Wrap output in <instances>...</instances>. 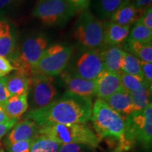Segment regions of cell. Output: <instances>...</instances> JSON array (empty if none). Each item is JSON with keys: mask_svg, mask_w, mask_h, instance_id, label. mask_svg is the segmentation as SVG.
<instances>
[{"mask_svg": "<svg viewBox=\"0 0 152 152\" xmlns=\"http://www.w3.org/2000/svg\"><path fill=\"white\" fill-rule=\"evenodd\" d=\"M104 70L101 49H88L77 58L73 73L82 78L95 80Z\"/></svg>", "mask_w": 152, "mask_h": 152, "instance_id": "30bf717a", "label": "cell"}, {"mask_svg": "<svg viewBox=\"0 0 152 152\" xmlns=\"http://www.w3.org/2000/svg\"><path fill=\"white\" fill-rule=\"evenodd\" d=\"M21 0H0V14L14 8Z\"/></svg>", "mask_w": 152, "mask_h": 152, "instance_id": "d6a6232c", "label": "cell"}, {"mask_svg": "<svg viewBox=\"0 0 152 152\" xmlns=\"http://www.w3.org/2000/svg\"><path fill=\"white\" fill-rule=\"evenodd\" d=\"M61 79L68 92L83 98L91 99L95 94V80H90L79 77L74 73L64 71Z\"/></svg>", "mask_w": 152, "mask_h": 152, "instance_id": "8fae6325", "label": "cell"}, {"mask_svg": "<svg viewBox=\"0 0 152 152\" xmlns=\"http://www.w3.org/2000/svg\"><path fill=\"white\" fill-rule=\"evenodd\" d=\"M0 145H1V142H0Z\"/></svg>", "mask_w": 152, "mask_h": 152, "instance_id": "b9f144b4", "label": "cell"}, {"mask_svg": "<svg viewBox=\"0 0 152 152\" xmlns=\"http://www.w3.org/2000/svg\"><path fill=\"white\" fill-rule=\"evenodd\" d=\"M124 52L118 46H106L101 49L104 70L119 73L121 71Z\"/></svg>", "mask_w": 152, "mask_h": 152, "instance_id": "2e32d148", "label": "cell"}, {"mask_svg": "<svg viewBox=\"0 0 152 152\" xmlns=\"http://www.w3.org/2000/svg\"><path fill=\"white\" fill-rule=\"evenodd\" d=\"M52 76L35 74L30 77L28 92L29 111L45 107L52 103L57 95L56 88Z\"/></svg>", "mask_w": 152, "mask_h": 152, "instance_id": "9c48e42d", "label": "cell"}, {"mask_svg": "<svg viewBox=\"0 0 152 152\" xmlns=\"http://www.w3.org/2000/svg\"><path fill=\"white\" fill-rule=\"evenodd\" d=\"M87 146L78 144H61L58 152H84Z\"/></svg>", "mask_w": 152, "mask_h": 152, "instance_id": "f546056e", "label": "cell"}, {"mask_svg": "<svg viewBox=\"0 0 152 152\" xmlns=\"http://www.w3.org/2000/svg\"><path fill=\"white\" fill-rule=\"evenodd\" d=\"M39 134L47 137L60 144H78L95 149L99 140L86 124L49 123L39 126Z\"/></svg>", "mask_w": 152, "mask_h": 152, "instance_id": "7a4b0ae2", "label": "cell"}, {"mask_svg": "<svg viewBox=\"0 0 152 152\" xmlns=\"http://www.w3.org/2000/svg\"><path fill=\"white\" fill-rule=\"evenodd\" d=\"M30 82V77L16 72L6 77V84L10 96L28 93Z\"/></svg>", "mask_w": 152, "mask_h": 152, "instance_id": "d6986e66", "label": "cell"}, {"mask_svg": "<svg viewBox=\"0 0 152 152\" xmlns=\"http://www.w3.org/2000/svg\"><path fill=\"white\" fill-rule=\"evenodd\" d=\"M0 152H4V151L3 149H0Z\"/></svg>", "mask_w": 152, "mask_h": 152, "instance_id": "ab89813d", "label": "cell"}, {"mask_svg": "<svg viewBox=\"0 0 152 152\" xmlns=\"http://www.w3.org/2000/svg\"><path fill=\"white\" fill-rule=\"evenodd\" d=\"M15 49L16 41L10 30L0 39V56L9 58L14 54Z\"/></svg>", "mask_w": 152, "mask_h": 152, "instance_id": "d4e9b609", "label": "cell"}, {"mask_svg": "<svg viewBox=\"0 0 152 152\" xmlns=\"http://www.w3.org/2000/svg\"><path fill=\"white\" fill-rule=\"evenodd\" d=\"M60 147L56 142L39 134L35 138L30 152H58Z\"/></svg>", "mask_w": 152, "mask_h": 152, "instance_id": "7402d4cb", "label": "cell"}, {"mask_svg": "<svg viewBox=\"0 0 152 152\" xmlns=\"http://www.w3.org/2000/svg\"><path fill=\"white\" fill-rule=\"evenodd\" d=\"M119 75L122 86L129 92L138 90L144 83L143 79L140 76L130 75L122 71L120 72Z\"/></svg>", "mask_w": 152, "mask_h": 152, "instance_id": "484cf974", "label": "cell"}, {"mask_svg": "<svg viewBox=\"0 0 152 152\" xmlns=\"http://www.w3.org/2000/svg\"><path fill=\"white\" fill-rule=\"evenodd\" d=\"M125 52L135 56L142 61L152 63V44L128 40L125 44Z\"/></svg>", "mask_w": 152, "mask_h": 152, "instance_id": "ffe728a7", "label": "cell"}, {"mask_svg": "<svg viewBox=\"0 0 152 152\" xmlns=\"http://www.w3.org/2000/svg\"><path fill=\"white\" fill-rule=\"evenodd\" d=\"M139 21L142 23L146 27L152 30V9L151 7H149L147 9L142 16L139 19Z\"/></svg>", "mask_w": 152, "mask_h": 152, "instance_id": "e575fe53", "label": "cell"}, {"mask_svg": "<svg viewBox=\"0 0 152 152\" xmlns=\"http://www.w3.org/2000/svg\"><path fill=\"white\" fill-rule=\"evenodd\" d=\"M3 107L10 118L19 119L28 109V93L11 96L3 104Z\"/></svg>", "mask_w": 152, "mask_h": 152, "instance_id": "ac0fdd59", "label": "cell"}, {"mask_svg": "<svg viewBox=\"0 0 152 152\" xmlns=\"http://www.w3.org/2000/svg\"><path fill=\"white\" fill-rule=\"evenodd\" d=\"M10 96L6 84V77H1L0 78V104L3 105Z\"/></svg>", "mask_w": 152, "mask_h": 152, "instance_id": "1f68e13d", "label": "cell"}, {"mask_svg": "<svg viewBox=\"0 0 152 152\" xmlns=\"http://www.w3.org/2000/svg\"><path fill=\"white\" fill-rule=\"evenodd\" d=\"M92 99L66 92L59 99L53 101L42 109L28 111L26 118L35 121L39 126L49 124H85L91 118Z\"/></svg>", "mask_w": 152, "mask_h": 152, "instance_id": "6da1fadb", "label": "cell"}, {"mask_svg": "<svg viewBox=\"0 0 152 152\" xmlns=\"http://www.w3.org/2000/svg\"><path fill=\"white\" fill-rule=\"evenodd\" d=\"M48 40L43 35L30 36L23 42L20 51L9 58L15 72L31 77L43 52L47 48Z\"/></svg>", "mask_w": 152, "mask_h": 152, "instance_id": "277c9868", "label": "cell"}, {"mask_svg": "<svg viewBox=\"0 0 152 152\" xmlns=\"http://www.w3.org/2000/svg\"><path fill=\"white\" fill-rule=\"evenodd\" d=\"M125 130L123 138L133 146L136 142L149 148L152 140V105L132 113L125 118Z\"/></svg>", "mask_w": 152, "mask_h": 152, "instance_id": "5b68a950", "label": "cell"}, {"mask_svg": "<svg viewBox=\"0 0 152 152\" xmlns=\"http://www.w3.org/2000/svg\"><path fill=\"white\" fill-rule=\"evenodd\" d=\"M11 30L10 25L7 20H0V39Z\"/></svg>", "mask_w": 152, "mask_h": 152, "instance_id": "74e56055", "label": "cell"}, {"mask_svg": "<svg viewBox=\"0 0 152 152\" xmlns=\"http://www.w3.org/2000/svg\"><path fill=\"white\" fill-rule=\"evenodd\" d=\"M137 8L141 10H146L149 7H151L152 0H132Z\"/></svg>", "mask_w": 152, "mask_h": 152, "instance_id": "8d00e7d4", "label": "cell"}, {"mask_svg": "<svg viewBox=\"0 0 152 152\" xmlns=\"http://www.w3.org/2000/svg\"><path fill=\"white\" fill-rule=\"evenodd\" d=\"M11 119V118H10L6 113L2 104H0V124L8 122Z\"/></svg>", "mask_w": 152, "mask_h": 152, "instance_id": "f35d334b", "label": "cell"}, {"mask_svg": "<svg viewBox=\"0 0 152 152\" xmlns=\"http://www.w3.org/2000/svg\"><path fill=\"white\" fill-rule=\"evenodd\" d=\"M142 70V77L144 83L151 89L152 84V63L140 61Z\"/></svg>", "mask_w": 152, "mask_h": 152, "instance_id": "f1b7e54d", "label": "cell"}, {"mask_svg": "<svg viewBox=\"0 0 152 152\" xmlns=\"http://www.w3.org/2000/svg\"><path fill=\"white\" fill-rule=\"evenodd\" d=\"M128 40L140 42L144 43H151L152 30L146 27L139 20L134 23L132 30L128 37Z\"/></svg>", "mask_w": 152, "mask_h": 152, "instance_id": "603a6c76", "label": "cell"}, {"mask_svg": "<svg viewBox=\"0 0 152 152\" xmlns=\"http://www.w3.org/2000/svg\"><path fill=\"white\" fill-rule=\"evenodd\" d=\"M35 138L18 141L6 146L7 152H30Z\"/></svg>", "mask_w": 152, "mask_h": 152, "instance_id": "83f0119b", "label": "cell"}, {"mask_svg": "<svg viewBox=\"0 0 152 152\" xmlns=\"http://www.w3.org/2000/svg\"><path fill=\"white\" fill-rule=\"evenodd\" d=\"M1 77H3V76H2V75H1V73H0V78H1Z\"/></svg>", "mask_w": 152, "mask_h": 152, "instance_id": "60d3db41", "label": "cell"}, {"mask_svg": "<svg viewBox=\"0 0 152 152\" xmlns=\"http://www.w3.org/2000/svg\"><path fill=\"white\" fill-rule=\"evenodd\" d=\"M122 87L119 73L104 70L95 80V94L98 99L105 100Z\"/></svg>", "mask_w": 152, "mask_h": 152, "instance_id": "7c38bea8", "label": "cell"}, {"mask_svg": "<svg viewBox=\"0 0 152 152\" xmlns=\"http://www.w3.org/2000/svg\"><path fill=\"white\" fill-rule=\"evenodd\" d=\"M13 71H15V68L8 58L0 56V73L3 77L7 75Z\"/></svg>", "mask_w": 152, "mask_h": 152, "instance_id": "4dcf8cb0", "label": "cell"}, {"mask_svg": "<svg viewBox=\"0 0 152 152\" xmlns=\"http://www.w3.org/2000/svg\"><path fill=\"white\" fill-rule=\"evenodd\" d=\"M18 122V119L12 118L8 122L5 123H1L0 124V140L5 136L7 133L9 132L11 129Z\"/></svg>", "mask_w": 152, "mask_h": 152, "instance_id": "836d02e7", "label": "cell"}, {"mask_svg": "<svg viewBox=\"0 0 152 152\" xmlns=\"http://www.w3.org/2000/svg\"><path fill=\"white\" fill-rule=\"evenodd\" d=\"M90 119L99 137H114L119 140L124 136L125 117L111 109L104 100L97 99L95 101Z\"/></svg>", "mask_w": 152, "mask_h": 152, "instance_id": "3957f363", "label": "cell"}, {"mask_svg": "<svg viewBox=\"0 0 152 152\" xmlns=\"http://www.w3.org/2000/svg\"><path fill=\"white\" fill-rule=\"evenodd\" d=\"M123 0H99L98 10L102 18H109Z\"/></svg>", "mask_w": 152, "mask_h": 152, "instance_id": "4316f807", "label": "cell"}, {"mask_svg": "<svg viewBox=\"0 0 152 152\" xmlns=\"http://www.w3.org/2000/svg\"><path fill=\"white\" fill-rule=\"evenodd\" d=\"M146 10L137 8L132 0H123L109 18L111 21L121 26L130 27L131 25L139 20Z\"/></svg>", "mask_w": 152, "mask_h": 152, "instance_id": "4fadbf2b", "label": "cell"}, {"mask_svg": "<svg viewBox=\"0 0 152 152\" xmlns=\"http://www.w3.org/2000/svg\"><path fill=\"white\" fill-rule=\"evenodd\" d=\"M121 71L123 73L142 77L140 60L130 53L124 52Z\"/></svg>", "mask_w": 152, "mask_h": 152, "instance_id": "cb8c5ba5", "label": "cell"}, {"mask_svg": "<svg viewBox=\"0 0 152 152\" xmlns=\"http://www.w3.org/2000/svg\"><path fill=\"white\" fill-rule=\"evenodd\" d=\"M38 135L39 125L32 120L25 118L23 121L17 123L9 131L4 140V144L8 146L18 141L33 139Z\"/></svg>", "mask_w": 152, "mask_h": 152, "instance_id": "5bb4252c", "label": "cell"}, {"mask_svg": "<svg viewBox=\"0 0 152 152\" xmlns=\"http://www.w3.org/2000/svg\"><path fill=\"white\" fill-rule=\"evenodd\" d=\"M74 37L85 48L103 49V22L94 16L88 9L83 11L76 23Z\"/></svg>", "mask_w": 152, "mask_h": 152, "instance_id": "8992f818", "label": "cell"}, {"mask_svg": "<svg viewBox=\"0 0 152 152\" xmlns=\"http://www.w3.org/2000/svg\"><path fill=\"white\" fill-rule=\"evenodd\" d=\"M70 0H38L33 16L49 26H61L76 14Z\"/></svg>", "mask_w": 152, "mask_h": 152, "instance_id": "52a82bcc", "label": "cell"}, {"mask_svg": "<svg viewBox=\"0 0 152 152\" xmlns=\"http://www.w3.org/2000/svg\"><path fill=\"white\" fill-rule=\"evenodd\" d=\"M104 46H118L125 42L130 33V26H123L111 20L103 22Z\"/></svg>", "mask_w": 152, "mask_h": 152, "instance_id": "9a60e30c", "label": "cell"}, {"mask_svg": "<svg viewBox=\"0 0 152 152\" xmlns=\"http://www.w3.org/2000/svg\"><path fill=\"white\" fill-rule=\"evenodd\" d=\"M70 1L77 13H81L88 9L90 4V0H70Z\"/></svg>", "mask_w": 152, "mask_h": 152, "instance_id": "d590c367", "label": "cell"}, {"mask_svg": "<svg viewBox=\"0 0 152 152\" xmlns=\"http://www.w3.org/2000/svg\"><path fill=\"white\" fill-rule=\"evenodd\" d=\"M104 101L120 114L128 115L134 111L130 92L123 87Z\"/></svg>", "mask_w": 152, "mask_h": 152, "instance_id": "e0dca14e", "label": "cell"}, {"mask_svg": "<svg viewBox=\"0 0 152 152\" xmlns=\"http://www.w3.org/2000/svg\"><path fill=\"white\" fill-rule=\"evenodd\" d=\"M151 92V89L143 83L138 90L130 92L134 111L145 109L149 104L151 103L150 100Z\"/></svg>", "mask_w": 152, "mask_h": 152, "instance_id": "44dd1931", "label": "cell"}, {"mask_svg": "<svg viewBox=\"0 0 152 152\" xmlns=\"http://www.w3.org/2000/svg\"><path fill=\"white\" fill-rule=\"evenodd\" d=\"M71 46L54 45L45 50L35 66V74L54 77L60 75L67 67L73 54Z\"/></svg>", "mask_w": 152, "mask_h": 152, "instance_id": "ba28073f", "label": "cell"}]
</instances>
